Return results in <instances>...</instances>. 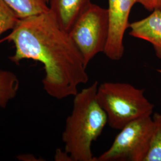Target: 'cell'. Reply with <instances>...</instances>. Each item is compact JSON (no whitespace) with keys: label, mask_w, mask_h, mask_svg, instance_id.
<instances>
[{"label":"cell","mask_w":161,"mask_h":161,"mask_svg":"<svg viewBox=\"0 0 161 161\" xmlns=\"http://www.w3.org/2000/svg\"><path fill=\"white\" fill-rule=\"evenodd\" d=\"M138 3L149 12L161 10V0H138Z\"/></svg>","instance_id":"cell-12"},{"label":"cell","mask_w":161,"mask_h":161,"mask_svg":"<svg viewBox=\"0 0 161 161\" xmlns=\"http://www.w3.org/2000/svg\"><path fill=\"white\" fill-rule=\"evenodd\" d=\"M108 8L91 3L69 32L86 67L96 56L104 53L109 36Z\"/></svg>","instance_id":"cell-4"},{"label":"cell","mask_w":161,"mask_h":161,"mask_svg":"<svg viewBox=\"0 0 161 161\" xmlns=\"http://www.w3.org/2000/svg\"><path fill=\"white\" fill-rule=\"evenodd\" d=\"M46 2L47 3H48V0H46Z\"/></svg>","instance_id":"cell-14"},{"label":"cell","mask_w":161,"mask_h":161,"mask_svg":"<svg viewBox=\"0 0 161 161\" xmlns=\"http://www.w3.org/2000/svg\"><path fill=\"white\" fill-rule=\"evenodd\" d=\"M55 160L56 161H72L70 156L65 151L63 152L60 149H58L56 152V153L55 155Z\"/></svg>","instance_id":"cell-13"},{"label":"cell","mask_w":161,"mask_h":161,"mask_svg":"<svg viewBox=\"0 0 161 161\" xmlns=\"http://www.w3.org/2000/svg\"><path fill=\"white\" fill-rule=\"evenodd\" d=\"M19 19L36 15L49 10L46 0H3Z\"/></svg>","instance_id":"cell-9"},{"label":"cell","mask_w":161,"mask_h":161,"mask_svg":"<svg viewBox=\"0 0 161 161\" xmlns=\"http://www.w3.org/2000/svg\"><path fill=\"white\" fill-rule=\"evenodd\" d=\"M129 34L146 41L153 47L156 57L161 60V10H155L147 17L130 23Z\"/></svg>","instance_id":"cell-7"},{"label":"cell","mask_w":161,"mask_h":161,"mask_svg":"<svg viewBox=\"0 0 161 161\" xmlns=\"http://www.w3.org/2000/svg\"><path fill=\"white\" fill-rule=\"evenodd\" d=\"M154 128L149 149L144 161H161V114L155 113L152 117Z\"/></svg>","instance_id":"cell-10"},{"label":"cell","mask_w":161,"mask_h":161,"mask_svg":"<svg viewBox=\"0 0 161 161\" xmlns=\"http://www.w3.org/2000/svg\"><path fill=\"white\" fill-rule=\"evenodd\" d=\"M19 20L12 8L3 0H0V37L4 32L13 29Z\"/></svg>","instance_id":"cell-11"},{"label":"cell","mask_w":161,"mask_h":161,"mask_svg":"<svg viewBox=\"0 0 161 161\" xmlns=\"http://www.w3.org/2000/svg\"><path fill=\"white\" fill-rule=\"evenodd\" d=\"M138 0H108L109 31L104 54L110 60H121L125 51L124 38L129 28L132 7Z\"/></svg>","instance_id":"cell-6"},{"label":"cell","mask_w":161,"mask_h":161,"mask_svg":"<svg viewBox=\"0 0 161 161\" xmlns=\"http://www.w3.org/2000/svg\"><path fill=\"white\" fill-rule=\"evenodd\" d=\"M154 124L151 116L132 121L120 130L108 149L96 161H144Z\"/></svg>","instance_id":"cell-5"},{"label":"cell","mask_w":161,"mask_h":161,"mask_svg":"<svg viewBox=\"0 0 161 161\" xmlns=\"http://www.w3.org/2000/svg\"><path fill=\"white\" fill-rule=\"evenodd\" d=\"M91 3V0H48V4L58 23L69 32Z\"/></svg>","instance_id":"cell-8"},{"label":"cell","mask_w":161,"mask_h":161,"mask_svg":"<svg viewBox=\"0 0 161 161\" xmlns=\"http://www.w3.org/2000/svg\"><path fill=\"white\" fill-rule=\"evenodd\" d=\"M98 86L96 80L74 96L72 110L62 133L64 151L72 161H96L92 146L108 124L107 115L96 98Z\"/></svg>","instance_id":"cell-2"},{"label":"cell","mask_w":161,"mask_h":161,"mask_svg":"<svg viewBox=\"0 0 161 161\" xmlns=\"http://www.w3.org/2000/svg\"><path fill=\"white\" fill-rule=\"evenodd\" d=\"M96 98L107 115L109 127L118 130L132 121L151 116L154 109V105L145 97L144 90L126 82L101 84Z\"/></svg>","instance_id":"cell-3"},{"label":"cell","mask_w":161,"mask_h":161,"mask_svg":"<svg viewBox=\"0 0 161 161\" xmlns=\"http://www.w3.org/2000/svg\"><path fill=\"white\" fill-rule=\"evenodd\" d=\"M4 41L14 45V54L8 58L13 63L31 59L43 64V88L52 97H74L78 86L89 80L78 48L50 10L19 19L10 34L1 40Z\"/></svg>","instance_id":"cell-1"}]
</instances>
